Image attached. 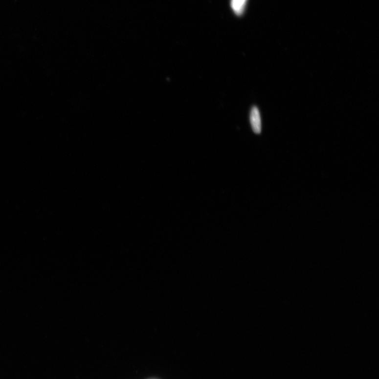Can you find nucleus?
I'll return each mask as SVG.
<instances>
[{
	"instance_id": "2",
	"label": "nucleus",
	"mask_w": 379,
	"mask_h": 379,
	"mask_svg": "<svg viewBox=\"0 0 379 379\" xmlns=\"http://www.w3.org/2000/svg\"><path fill=\"white\" fill-rule=\"evenodd\" d=\"M247 0H231L232 9L238 16L242 15L245 9Z\"/></svg>"
},
{
	"instance_id": "1",
	"label": "nucleus",
	"mask_w": 379,
	"mask_h": 379,
	"mask_svg": "<svg viewBox=\"0 0 379 379\" xmlns=\"http://www.w3.org/2000/svg\"><path fill=\"white\" fill-rule=\"evenodd\" d=\"M250 123L254 133L260 134L261 132V120L259 109L256 107H252L250 112Z\"/></svg>"
}]
</instances>
